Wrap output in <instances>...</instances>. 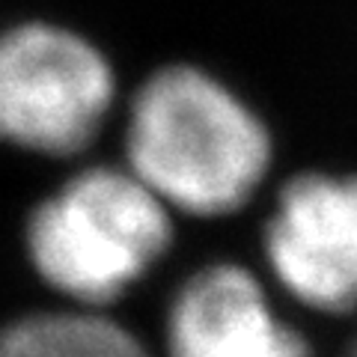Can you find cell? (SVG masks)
Listing matches in <instances>:
<instances>
[{"mask_svg": "<svg viewBox=\"0 0 357 357\" xmlns=\"http://www.w3.org/2000/svg\"><path fill=\"white\" fill-rule=\"evenodd\" d=\"M271 143L248 107L191 66L152 75L131 102V173L191 215H229L262 182Z\"/></svg>", "mask_w": 357, "mask_h": 357, "instance_id": "cell-1", "label": "cell"}, {"mask_svg": "<svg viewBox=\"0 0 357 357\" xmlns=\"http://www.w3.org/2000/svg\"><path fill=\"white\" fill-rule=\"evenodd\" d=\"M170 248L164 199L134 173L96 167L75 176L27 223L36 271L86 307L116 301Z\"/></svg>", "mask_w": 357, "mask_h": 357, "instance_id": "cell-2", "label": "cell"}, {"mask_svg": "<svg viewBox=\"0 0 357 357\" xmlns=\"http://www.w3.org/2000/svg\"><path fill=\"white\" fill-rule=\"evenodd\" d=\"M110 102V66L81 36L48 24L0 36V140L75 155L93 140Z\"/></svg>", "mask_w": 357, "mask_h": 357, "instance_id": "cell-3", "label": "cell"}, {"mask_svg": "<svg viewBox=\"0 0 357 357\" xmlns=\"http://www.w3.org/2000/svg\"><path fill=\"white\" fill-rule=\"evenodd\" d=\"M277 280L321 312L357 310V178L298 176L265 229Z\"/></svg>", "mask_w": 357, "mask_h": 357, "instance_id": "cell-4", "label": "cell"}, {"mask_svg": "<svg viewBox=\"0 0 357 357\" xmlns=\"http://www.w3.org/2000/svg\"><path fill=\"white\" fill-rule=\"evenodd\" d=\"M167 345L170 357H312L238 265H211L185 283L167 319Z\"/></svg>", "mask_w": 357, "mask_h": 357, "instance_id": "cell-5", "label": "cell"}, {"mask_svg": "<svg viewBox=\"0 0 357 357\" xmlns=\"http://www.w3.org/2000/svg\"><path fill=\"white\" fill-rule=\"evenodd\" d=\"M0 351L9 357H149L128 331L93 312L27 316L0 333Z\"/></svg>", "mask_w": 357, "mask_h": 357, "instance_id": "cell-6", "label": "cell"}, {"mask_svg": "<svg viewBox=\"0 0 357 357\" xmlns=\"http://www.w3.org/2000/svg\"><path fill=\"white\" fill-rule=\"evenodd\" d=\"M349 357H357V345H354V349H351V354Z\"/></svg>", "mask_w": 357, "mask_h": 357, "instance_id": "cell-7", "label": "cell"}, {"mask_svg": "<svg viewBox=\"0 0 357 357\" xmlns=\"http://www.w3.org/2000/svg\"><path fill=\"white\" fill-rule=\"evenodd\" d=\"M0 357H9V354H3V351H0Z\"/></svg>", "mask_w": 357, "mask_h": 357, "instance_id": "cell-8", "label": "cell"}]
</instances>
